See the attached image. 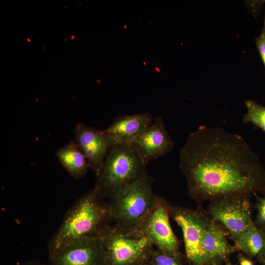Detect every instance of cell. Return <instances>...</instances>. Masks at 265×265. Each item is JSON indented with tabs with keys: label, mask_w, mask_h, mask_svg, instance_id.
I'll return each mask as SVG.
<instances>
[{
	"label": "cell",
	"mask_w": 265,
	"mask_h": 265,
	"mask_svg": "<svg viewBox=\"0 0 265 265\" xmlns=\"http://www.w3.org/2000/svg\"><path fill=\"white\" fill-rule=\"evenodd\" d=\"M261 229L264 231L265 235V228H263ZM258 260L262 264V265H265V245L263 252Z\"/></svg>",
	"instance_id": "cell-21"
},
{
	"label": "cell",
	"mask_w": 265,
	"mask_h": 265,
	"mask_svg": "<svg viewBox=\"0 0 265 265\" xmlns=\"http://www.w3.org/2000/svg\"><path fill=\"white\" fill-rule=\"evenodd\" d=\"M143 265H184L182 259L154 247Z\"/></svg>",
	"instance_id": "cell-17"
},
{
	"label": "cell",
	"mask_w": 265,
	"mask_h": 265,
	"mask_svg": "<svg viewBox=\"0 0 265 265\" xmlns=\"http://www.w3.org/2000/svg\"><path fill=\"white\" fill-rule=\"evenodd\" d=\"M234 243L238 251L252 259L258 260L265 247V235L253 220Z\"/></svg>",
	"instance_id": "cell-15"
},
{
	"label": "cell",
	"mask_w": 265,
	"mask_h": 265,
	"mask_svg": "<svg viewBox=\"0 0 265 265\" xmlns=\"http://www.w3.org/2000/svg\"><path fill=\"white\" fill-rule=\"evenodd\" d=\"M224 265H237L233 264L231 262V261H229L226 263Z\"/></svg>",
	"instance_id": "cell-23"
},
{
	"label": "cell",
	"mask_w": 265,
	"mask_h": 265,
	"mask_svg": "<svg viewBox=\"0 0 265 265\" xmlns=\"http://www.w3.org/2000/svg\"><path fill=\"white\" fill-rule=\"evenodd\" d=\"M105 199L94 186L75 201L47 243L49 257L75 241L98 236L112 224L109 203Z\"/></svg>",
	"instance_id": "cell-2"
},
{
	"label": "cell",
	"mask_w": 265,
	"mask_h": 265,
	"mask_svg": "<svg viewBox=\"0 0 265 265\" xmlns=\"http://www.w3.org/2000/svg\"><path fill=\"white\" fill-rule=\"evenodd\" d=\"M153 182L147 171L109 199L112 224L126 230L136 229L153 204Z\"/></svg>",
	"instance_id": "cell-4"
},
{
	"label": "cell",
	"mask_w": 265,
	"mask_h": 265,
	"mask_svg": "<svg viewBox=\"0 0 265 265\" xmlns=\"http://www.w3.org/2000/svg\"><path fill=\"white\" fill-rule=\"evenodd\" d=\"M170 216L181 228L188 265H204L202 241L211 216L199 206L196 209L170 204Z\"/></svg>",
	"instance_id": "cell-6"
},
{
	"label": "cell",
	"mask_w": 265,
	"mask_h": 265,
	"mask_svg": "<svg viewBox=\"0 0 265 265\" xmlns=\"http://www.w3.org/2000/svg\"><path fill=\"white\" fill-rule=\"evenodd\" d=\"M255 207L257 211V214L254 222L259 228H265V197H258Z\"/></svg>",
	"instance_id": "cell-18"
},
{
	"label": "cell",
	"mask_w": 265,
	"mask_h": 265,
	"mask_svg": "<svg viewBox=\"0 0 265 265\" xmlns=\"http://www.w3.org/2000/svg\"><path fill=\"white\" fill-rule=\"evenodd\" d=\"M210 201L206 211L228 231L233 242L253 221L248 196H226Z\"/></svg>",
	"instance_id": "cell-8"
},
{
	"label": "cell",
	"mask_w": 265,
	"mask_h": 265,
	"mask_svg": "<svg viewBox=\"0 0 265 265\" xmlns=\"http://www.w3.org/2000/svg\"><path fill=\"white\" fill-rule=\"evenodd\" d=\"M55 156L60 164L74 178L84 177L89 168L86 159L75 141L71 140L58 149Z\"/></svg>",
	"instance_id": "cell-14"
},
{
	"label": "cell",
	"mask_w": 265,
	"mask_h": 265,
	"mask_svg": "<svg viewBox=\"0 0 265 265\" xmlns=\"http://www.w3.org/2000/svg\"><path fill=\"white\" fill-rule=\"evenodd\" d=\"M190 197L198 203L230 196L265 194V169L241 136L202 125L179 153Z\"/></svg>",
	"instance_id": "cell-1"
},
{
	"label": "cell",
	"mask_w": 265,
	"mask_h": 265,
	"mask_svg": "<svg viewBox=\"0 0 265 265\" xmlns=\"http://www.w3.org/2000/svg\"><path fill=\"white\" fill-rule=\"evenodd\" d=\"M142 162L147 165L163 156L173 147V141L165 129L163 120L158 116L149 128L132 144Z\"/></svg>",
	"instance_id": "cell-11"
},
{
	"label": "cell",
	"mask_w": 265,
	"mask_h": 265,
	"mask_svg": "<svg viewBox=\"0 0 265 265\" xmlns=\"http://www.w3.org/2000/svg\"><path fill=\"white\" fill-rule=\"evenodd\" d=\"M169 207L165 198L156 195L149 212L135 230L149 238L155 247L182 259L181 242L170 225Z\"/></svg>",
	"instance_id": "cell-7"
},
{
	"label": "cell",
	"mask_w": 265,
	"mask_h": 265,
	"mask_svg": "<svg viewBox=\"0 0 265 265\" xmlns=\"http://www.w3.org/2000/svg\"><path fill=\"white\" fill-rule=\"evenodd\" d=\"M105 265H143L154 247L149 238L137 230H126L113 224L98 234Z\"/></svg>",
	"instance_id": "cell-5"
},
{
	"label": "cell",
	"mask_w": 265,
	"mask_h": 265,
	"mask_svg": "<svg viewBox=\"0 0 265 265\" xmlns=\"http://www.w3.org/2000/svg\"><path fill=\"white\" fill-rule=\"evenodd\" d=\"M237 258L239 265H256L252 259L247 257L240 251H238Z\"/></svg>",
	"instance_id": "cell-20"
},
{
	"label": "cell",
	"mask_w": 265,
	"mask_h": 265,
	"mask_svg": "<svg viewBox=\"0 0 265 265\" xmlns=\"http://www.w3.org/2000/svg\"><path fill=\"white\" fill-rule=\"evenodd\" d=\"M49 258L50 265H105L98 236L75 241Z\"/></svg>",
	"instance_id": "cell-10"
},
{
	"label": "cell",
	"mask_w": 265,
	"mask_h": 265,
	"mask_svg": "<svg viewBox=\"0 0 265 265\" xmlns=\"http://www.w3.org/2000/svg\"><path fill=\"white\" fill-rule=\"evenodd\" d=\"M245 105L247 112L243 116L242 123H251L265 133V106L253 100L246 101Z\"/></svg>",
	"instance_id": "cell-16"
},
{
	"label": "cell",
	"mask_w": 265,
	"mask_h": 265,
	"mask_svg": "<svg viewBox=\"0 0 265 265\" xmlns=\"http://www.w3.org/2000/svg\"><path fill=\"white\" fill-rule=\"evenodd\" d=\"M153 122L151 113L127 115L115 118L103 130L112 145H131L142 134Z\"/></svg>",
	"instance_id": "cell-13"
},
{
	"label": "cell",
	"mask_w": 265,
	"mask_h": 265,
	"mask_svg": "<svg viewBox=\"0 0 265 265\" xmlns=\"http://www.w3.org/2000/svg\"><path fill=\"white\" fill-rule=\"evenodd\" d=\"M146 166L132 145L113 144L94 186L104 198L109 199L147 172Z\"/></svg>",
	"instance_id": "cell-3"
},
{
	"label": "cell",
	"mask_w": 265,
	"mask_h": 265,
	"mask_svg": "<svg viewBox=\"0 0 265 265\" xmlns=\"http://www.w3.org/2000/svg\"><path fill=\"white\" fill-rule=\"evenodd\" d=\"M229 238L228 231L212 217L203 237L204 265H223L230 261L232 255L238 250Z\"/></svg>",
	"instance_id": "cell-12"
},
{
	"label": "cell",
	"mask_w": 265,
	"mask_h": 265,
	"mask_svg": "<svg viewBox=\"0 0 265 265\" xmlns=\"http://www.w3.org/2000/svg\"><path fill=\"white\" fill-rule=\"evenodd\" d=\"M255 43L265 68V12L263 27L260 35L255 39Z\"/></svg>",
	"instance_id": "cell-19"
},
{
	"label": "cell",
	"mask_w": 265,
	"mask_h": 265,
	"mask_svg": "<svg viewBox=\"0 0 265 265\" xmlns=\"http://www.w3.org/2000/svg\"><path fill=\"white\" fill-rule=\"evenodd\" d=\"M21 265H48L45 263H43L42 262H41L39 261L34 260V261H30L26 262V263H24L21 264Z\"/></svg>",
	"instance_id": "cell-22"
},
{
	"label": "cell",
	"mask_w": 265,
	"mask_h": 265,
	"mask_svg": "<svg viewBox=\"0 0 265 265\" xmlns=\"http://www.w3.org/2000/svg\"><path fill=\"white\" fill-rule=\"evenodd\" d=\"M75 141L84 155L89 168L96 176L100 173L107 154L112 145L103 131H100L82 123L74 128Z\"/></svg>",
	"instance_id": "cell-9"
}]
</instances>
